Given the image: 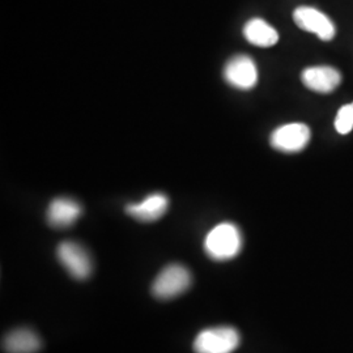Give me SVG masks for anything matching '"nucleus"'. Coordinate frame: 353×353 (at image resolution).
I'll list each match as a JSON object with an SVG mask.
<instances>
[{
	"label": "nucleus",
	"instance_id": "nucleus-1",
	"mask_svg": "<svg viewBox=\"0 0 353 353\" xmlns=\"http://www.w3.org/2000/svg\"><path fill=\"white\" fill-rule=\"evenodd\" d=\"M242 234L237 225L221 223L212 228L204 239V250L214 261H229L240 254Z\"/></svg>",
	"mask_w": 353,
	"mask_h": 353
},
{
	"label": "nucleus",
	"instance_id": "nucleus-2",
	"mask_svg": "<svg viewBox=\"0 0 353 353\" xmlns=\"http://www.w3.org/2000/svg\"><path fill=\"white\" fill-rule=\"evenodd\" d=\"M192 284V275L185 265H166L152 284V293L159 300H172L183 294Z\"/></svg>",
	"mask_w": 353,
	"mask_h": 353
},
{
	"label": "nucleus",
	"instance_id": "nucleus-3",
	"mask_svg": "<svg viewBox=\"0 0 353 353\" xmlns=\"http://www.w3.org/2000/svg\"><path fill=\"white\" fill-rule=\"evenodd\" d=\"M241 343L240 332L230 326H217L201 331L194 341L195 353H232Z\"/></svg>",
	"mask_w": 353,
	"mask_h": 353
},
{
	"label": "nucleus",
	"instance_id": "nucleus-4",
	"mask_svg": "<svg viewBox=\"0 0 353 353\" xmlns=\"http://www.w3.org/2000/svg\"><path fill=\"white\" fill-rule=\"evenodd\" d=\"M57 256L64 270L76 280H85L92 275V256L80 243L74 241H64L57 249Z\"/></svg>",
	"mask_w": 353,
	"mask_h": 353
},
{
	"label": "nucleus",
	"instance_id": "nucleus-5",
	"mask_svg": "<svg viewBox=\"0 0 353 353\" xmlns=\"http://www.w3.org/2000/svg\"><path fill=\"white\" fill-rule=\"evenodd\" d=\"M224 79L233 88L252 89L258 83L256 64L248 55H236L225 64Z\"/></svg>",
	"mask_w": 353,
	"mask_h": 353
},
{
	"label": "nucleus",
	"instance_id": "nucleus-6",
	"mask_svg": "<svg viewBox=\"0 0 353 353\" xmlns=\"http://www.w3.org/2000/svg\"><path fill=\"white\" fill-rule=\"evenodd\" d=\"M312 137L310 128L303 123H288L280 126L271 135V145L280 152L303 151Z\"/></svg>",
	"mask_w": 353,
	"mask_h": 353
},
{
	"label": "nucleus",
	"instance_id": "nucleus-7",
	"mask_svg": "<svg viewBox=\"0 0 353 353\" xmlns=\"http://www.w3.org/2000/svg\"><path fill=\"white\" fill-rule=\"evenodd\" d=\"M296 26L303 30L314 33L322 41H331L335 37V26L325 13L313 7H299L293 12Z\"/></svg>",
	"mask_w": 353,
	"mask_h": 353
},
{
	"label": "nucleus",
	"instance_id": "nucleus-8",
	"mask_svg": "<svg viewBox=\"0 0 353 353\" xmlns=\"http://www.w3.org/2000/svg\"><path fill=\"white\" fill-rule=\"evenodd\" d=\"M301 79L306 88L318 93H331L341 83V72L336 68L328 65L307 67L306 70H303Z\"/></svg>",
	"mask_w": 353,
	"mask_h": 353
},
{
	"label": "nucleus",
	"instance_id": "nucleus-9",
	"mask_svg": "<svg viewBox=\"0 0 353 353\" xmlns=\"http://www.w3.org/2000/svg\"><path fill=\"white\" fill-rule=\"evenodd\" d=\"M169 207V199L164 194L156 192L148 195L144 201L139 203H132L126 207L127 214L131 217L143 221L151 223L156 221L164 216Z\"/></svg>",
	"mask_w": 353,
	"mask_h": 353
},
{
	"label": "nucleus",
	"instance_id": "nucleus-10",
	"mask_svg": "<svg viewBox=\"0 0 353 353\" xmlns=\"http://www.w3.org/2000/svg\"><path fill=\"white\" fill-rule=\"evenodd\" d=\"M81 216V205L71 198H57L49 204L46 217L51 227L67 228Z\"/></svg>",
	"mask_w": 353,
	"mask_h": 353
},
{
	"label": "nucleus",
	"instance_id": "nucleus-11",
	"mask_svg": "<svg viewBox=\"0 0 353 353\" xmlns=\"http://www.w3.org/2000/svg\"><path fill=\"white\" fill-rule=\"evenodd\" d=\"M42 341L37 332L30 328H16L3 341V348L7 353H37Z\"/></svg>",
	"mask_w": 353,
	"mask_h": 353
},
{
	"label": "nucleus",
	"instance_id": "nucleus-12",
	"mask_svg": "<svg viewBox=\"0 0 353 353\" xmlns=\"http://www.w3.org/2000/svg\"><path fill=\"white\" fill-rule=\"evenodd\" d=\"M243 36L255 46L271 48L276 45L279 33L262 19H252L243 26Z\"/></svg>",
	"mask_w": 353,
	"mask_h": 353
},
{
	"label": "nucleus",
	"instance_id": "nucleus-13",
	"mask_svg": "<svg viewBox=\"0 0 353 353\" xmlns=\"http://www.w3.org/2000/svg\"><path fill=\"white\" fill-rule=\"evenodd\" d=\"M335 128L341 135H347L353 130V102L341 106L335 118Z\"/></svg>",
	"mask_w": 353,
	"mask_h": 353
}]
</instances>
